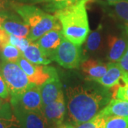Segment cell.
Segmentation results:
<instances>
[{"label":"cell","instance_id":"9","mask_svg":"<svg viewBox=\"0 0 128 128\" xmlns=\"http://www.w3.org/2000/svg\"><path fill=\"white\" fill-rule=\"evenodd\" d=\"M64 37L62 27L56 28L44 34L36 41L35 44L52 60L56 50L59 46Z\"/></svg>","mask_w":128,"mask_h":128},{"label":"cell","instance_id":"15","mask_svg":"<svg viewBox=\"0 0 128 128\" xmlns=\"http://www.w3.org/2000/svg\"><path fill=\"white\" fill-rule=\"evenodd\" d=\"M82 72L88 78L96 80L102 77L108 68V64H105L98 60L88 59L82 61L80 65Z\"/></svg>","mask_w":128,"mask_h":128},{"label":"cell","instance_id":"14","mask_svg":"<svg viewBox=\"0 0 128 128\" xmlns=\"http://www.w3.org/2000/svg\"><path fill=\"white\" fill-rule=\"evenodd\" d=\"M128 40L125 38L110 35L108 38L107 58L110 62H119L128 47Z\"/></svg>","mask_w":128,"mask_h":128},{"label":"cell","instance_id":"28","mask_svg":"<svg viewBox=\"0 0 128 128\" xmlns=\"http://www.w3.org/2000/svg\"><path fill=\"white\" fill-rule=\"evenodd\" d=\"M0 128H20V126L16 118L13 120L0 118Z\"/></svg>","mask_w":128,"mask_h":128},{"label":"cell","instance_id":"2","mask_svg":"<svg viewBox=\"0 0 128 128\" xmlns=\"http://www.w3.org/2000/svg\"><path fill=\"white\" fill-rule=\"evenodd\" d=\"M86 2V0H80L55 14L61 25L64 36L79 46L86 41L90 32Z\"/></svg>","mask_w":128,"mask_h":128},{"label":"cell","instance_id":"11","mask_svg":"<svg viewBox=\"0 0 128 128\" xmlns=\"http://www.w3.org/2000/svg\"><path fill=\"white\" fill-rule=\"evenodd\" d=\"M43 106H46L56 101L63 94L62 84L58 76L53 77L39 86Z\"/></svg>","mask_w":128,"mask_h":128},{"label":"cell","instance_id":"31","mask_svg":"<svg viewBox=\"0 0 128 128\" xmlns=\"http://www.w3.org/2000/svg\"><path fill=\"white\" fill-rule=\"evenodd\" d=\"M8 6V0H0V12H5Z\"/></svg>","mask_w":128,"mask_h":128},{"label":"cell","instance_id":"30","mask_svg":"<svg viewBox=\"0 0 128 128\" xmlns=\"http://www.w3.org/2000/svg\"><path fill=\"white\" fill-rule=\"evenodd\" d=\"M9 44V34L0 27V49Z\"/></svg>","mask_w":128,"mask_h":128},{"label":"cell","instance_id":"24","mask_svg":"<svg viewBox=\"0 0 128 128\" xmlns=\"http://www.w3.org/2000/svg\"><path fill=\"white\" fill-rule=\"evenodd\" d=\"M105 118L100 112L86 122L76 126L75 128H105Z\"/></svg>","mask_w":128,"mask_h":128},{"label":"cell","instance_id":"5","mask_svg":"<svg viewBox=\"0 0 128 128\" xmlns=\"http://www.w3.org/2000/svg\"><path fill=\"white\" fill-rule=\"evenodd\" d=\"M52 60L66 68H76L81 61L80 46L71 43L64 37L56 50Z\"/></svg>","mask_w":128,"mask_h":128},{"label":"cell","instance_id":"8","mask_svg":"<svg viewBox=\"0 0 128 128\" xmlns=\"http://www.w3.org/2000/svg\"><path fill=\"white\" fill-rule=\"evenodd\" d=\"M20 128H48V124L42 111H31L12 106Z\"/></svg>","mask_w":128,"mask_h":128},{"label":"cell","instance_id":"32","mask_svg":"<svg viewBox=\"0 0 128 128\" xmlns=\"http://www.w3.org/2000/svg\"><path fill=\"white\" fill-rule=\"evenodd\" d=\"M7 13L5 12H0V27L2 26V24L3 23V22L5 20V18L7 16Z\"/></svg>","mask_w":128,"mask_h":128},{"label":"cell","instance_id":"20","mask_svg":"<svg viewBox=\"0 0 128 128\" xmlns=\"http://www.w3.org/2000/svg\"><path fill=\"white\" fill-rule=\"evenodd\" d=\"M110 5L112 6L113 16L128 33V0H121Z\"/></svg>","mask_w":128,"mask_h":128},{"label":"cell","instance_id":"3","mask_svg":"<svg viewBox=\"0 0 128 128\" xmlns=\"http://www.w3.org/2000/svg\"><path fill=\"white\" fill-rule=\"evenodd\" d=\"M14 7L16 13L30 28L27 38L32 42L36 41L54 28L61 27L55 16L47 14L34 5L18 4H14Z\"/></svg>","mask_w":128,"mask_h":128},{"label":"cell","instance_id":"22","mask_svg":"<svg viewBox=\"0 0 128 128\" xmlns=\"http://www.w3.org/2000/svg\"><path fill=\"white\" fill-rule=\"evenodd\" d=\"M112 97L114 99L128 101V76H124L119 84L114 86Z\"/></svg>","mask_w":128,"mask_h":128},{"label":"cell","instance_id":"21","mask_svg":"<svg viewBox=\"0 0 128 128\" xmlns=\"http://www.w3.org/2000/svg\"><path fill=\"white\" fill-rule=\"evenodd\" d=\"M22 56V52L11 44H6L1 49V57L2 61L16 63L18 58Z\"/></svg>","mask_w":128,"mask_h":128},{"label":"cell","instance_id":"10","mask_svg":"<svg viewBox=\"0 0 128 128\" xmlns=\"http://www.w3.org/2000/svg\"><path fill=\"white\" fill-rule=\"evenodd\" d=\"M42 112L48 125H60L66 114V104L64 93L60 95L59 98L54 102L46 106H43Z\"/></svg>","mask_w":128,"mask_h":128},{"label":"cell","instance_id":"1","mask_svg":"<svg viewBox=\"0 0 128 128\" xmlns=\"http://www.w3.org/2000/svg\"><path fill=\"white\" fill-rule=\"evenodd\" d=\"M66 92L69 118L76 126L93 118L109 99L106 91L82 86L69 87Z\"/></svg>","mask_w":128,"mask_h":128},{"label":"cell","instance_id":"18","mask_svg":"<svg viewBox=\"0 0 128 128\" xmlns=\"http://www.w3.org/2000/svg\"><path fill=\"white\" fill-rule=\"evenodd\" d=\"M102 27L100 26L97 29L91 32L85 41V52L88 54H96L102 48Z\"/></svg>","mask_w":128,"mask_h":128},{"label":"cell","instance_id":"17","mask_svg":"<svg viewBox=\"0 0 128 128\" xmlns=\"http://www.w3.org/2000/svg\"><path fill=\"white\" fill-rule=\"evenodd\" d=\"M104 116H118L128 118V101L112 99L100 112Z\"/></svg>","mask_w":128,"mask_h":128},{"label":"cell","instance_id":"4","mask_svg":"<svg viewBox=\"0 0 128 128\" xmlns=\"http://www.w3.org/2000/svg\"><path fill=\"white\" fill-rule=\"evenodd\" d=\"M0 72L7 85L11 97L19 95L32 84L26 73L16 63L2 61Z\"/></svg>","mask_w":128,"mask_h":128},{"label":"cell","instance_id":"26","mask_svg":"<svg viewBox=\"0 0 128 128\" xmlns=\"http://www.w3.org/2000/svg\"><path fill=\"white\" fill-rule=\"evenodd\" d=\"M31 43L32 41H29L28 38L16 36L14 35L9 34V44L16 46L22 52H23Z\"/></svg>","mask_w":128,"mask_h":128},{"label":"cell","instance_id":"34","mask_svg":"<svg viewBox=\"0 0 128 128\" xmlns=\"http://www.w3.org/2000/svg\"><path fill=\"white\" fill-rule=\"evenodd\" d=\"M109 3V4H114V3H116L118 2H120L121 0H107Z\"/></svg>","mask_w":128,"mask_h":128},{"label":"cell","instance_id":"6","mask_svg":"<svg viewBox=\"0 0 128 128\" xmlns=\"http://www.w3.org/2000/svg\"><path fill=\"white\" fill-rule=\"evenodd\" d=\"M16 64L24 71L30 82L40 86L48 79L58 76L56 70L54 67L46 65H38L32 64L23 56L19 58Z\"/></svg>","mask_w":128,"mask_h":128},{"label":"cell","instance_id":"36","mask_svg":"<svg viewBox=\"0 0 128 128\" xmlns=\"http://www.w3.org/2000/svg\"><path fill=\"white\" fill-rule=\"evenodd\" d=\"M0 50H1V49H0Z\"/></svg>","mask_w":128,"mask_h":128},{"label":"cell","instance_id":"33","mask_svg":"<svg viewBox=\"0 0 128 128\" xmlns=\"http://www.w3.org/2000/svg\"><path fill=\"white\" fill-rule=\"evenodd\" d=\"M57 128H75V127L73 125H72V124H60Z\"/></svg>","mask_w":128,"mask_h":128},{"label":"cell","instance_id":"16","mask_svg":"<svg viewBox=\"0 0 128 128\" xmlns=\"http://www.w3.org/2000/svg\"><path fill=\"white\" fill-rule=\"evenodd\" d=\"M23 56L32 64L38 65H48L51 60L45 53L37 46L35 43L32 42L27 48L22 52Z\"/></svg>","mask_w":128,"mask_h":128},{"label":"cell","instance_id":"13","mask_svg":"<svg viewBox=\"0 0 128 128\" xmlns=\"http://www.w3.org/2000/svg\"><path fill=\"white\" fill-rule=\"evenodd\" d=\"M128 76L121 68L118 63L110 62L108 63V68L105 75L96 80L95 81L100 84L102 86L106 88H111L114 86L119 84L122 78Z\"/></svg>","mask_w":128,"mask_h":128},{"label":"cell","instance_id":"35","mask_svg":"<svg viewBox=\"0 0 128 128\" xmlns=\"http://www.w3.org/2000/svg\"><path fill=\"white\" fill-rule=\"evenodd\" d=\"M86 2H88V0H86Z\"/></svg>","mask_w":128,"mask_h":128},{"label":"cell","instance_id":"19","mask_svg":"<svg viewBox=\"0 0 128 128\" xmlns=\"http://www.w3.org/2000/svg\"><path fill=\"white\" fill-rule=\"evenodd\" d=\"M20 2L24 3V4H34L44 3L46 4L45 9L48 11L57 12L68 6L69 5L74 4L80 0H17Z\"/></svg>","mask_w":128,"mask_h":128},{"label":"cell","instance_id":"27","mask_svg":"<svg viewBox=\"0 0 128 128\" xmlns=\"http://www.w3.org/2000/svg\"><path fill=\"white\" fill-rule=\"evenodd\" d=\"M11 97L10 92L6 83L5 82L4 78L0 72V98L7 101Z\"/></svg>","mask_w":128,"mask_h":128},{"label":"cell","instance_id":"25","mask_svg":"<svg viewBox=\"0 0 128 128\" xmlns=\"http://www.w3.org/2000/svg\"><path fill=\"white\" fill-rule=\"evenodd\" d=\"M0 118L13 120L16 118L11 103L0 98Z\"/></svg>","mask_w":128,"mask_h":128},{"label":"cell","instance_id":"29","mask_svg":"<svg viewBox=\"0 0 128 128\" xmlns=\"http://www.w3.org/2000/svg\"><path fill=\"white\" fill-rule=\"evenodd\" d=\"M118 64L121 68L123 70L124 72L128 76V44L124 54L121 58V59L119 60Z\"/></svg>","mask_w":128,"mask_h":128},{"label":"cell","instance_id":"12","mask_svg":"<svg viewBox=\"0 0 128 128\" xmlns=\"http://www.w3.org/2000/svg\"><path fill=\"white\" fill-rule=\"evenodd\" d=\"M1 27L9 34L23 38H27L30 32V28L23 19L21 20L14 14H7Z\"/></svg>","mask_w":128,"mask_h":128},{"label":"cell","instance_id":"23","mask_svg":"<svg viewBox=\"0 0 128 128\" xmlns=\"http://www.w3.org/2000/svg\"><path fill=\"white\" fill-rule=\"evenodd\" d=\"M105 128H128V118L106 116Z\"/></svg>","mask_w":128,"mask_h":128},{"label":"cell","instance_id":"7","mask_svg":"<svg viewBox=\"0 0 128 128\" xmlns=\"http://www.w3.org/2000/svg\"><path fill=\"white\" fill-rule=\"evenodd\" d=\"M12 106H17L31 111H42L43 104L38 86L32 83L26 90L19 95L10 98Z\"/></svg>","mask_w":128,"mask_h":128}]
</instances>
